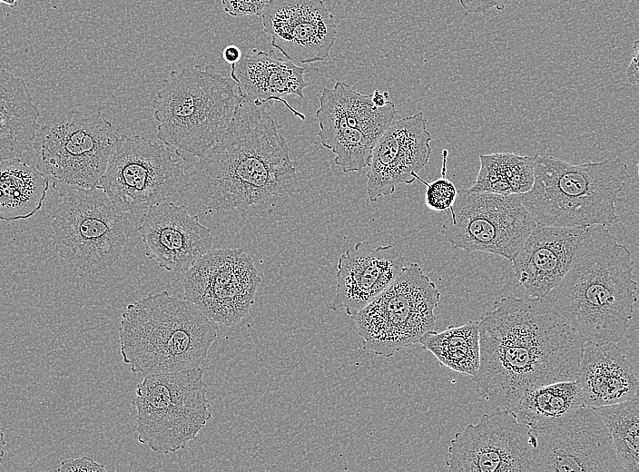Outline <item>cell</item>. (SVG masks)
<instances>
[{
  "label": "cell",
  "instance_id": "1",
  "mask_svg": "<svg viewBox=\"0 0 639 472\" xmlns=\"http://www.w3.org/2000/svg\"><path fill=\"white\" fill-rule=\"evenodd\" d=\"M471 377L490 405L512 411L536 387L576 380L584 339L544 299L505 297L479 320Z\"/></svg>",
  "mask_w": 639,
  "mask_h": 472
},
{
  "label": "cell",
  "instance_id": "2",
  "mask_svg": "<svg viewBox=\"0 0 639 472\" xmlns=\"http://www.w3.org/2000/svg\"><path fill=\"white\" fill-rule=\"evenodd\" d=\"M267 107L241 95L224 133L198 157L190 180L208 210L245 211L299 193L296 163Z\"/></svg>",
  "mask_w": 639,
  "mask_h": 472
},
{
  "label": "cell",
  "instance_id": "3",
  "mask_svg": "<svg viewBox=\"0 0 639 472\" xmlns=\"http://www.w3.org/2000/svg\"><path fill=\"white\" fill-rule=\"evenodd\" d=\"M634 265L607 227L593 225L570 270L543 299L585 341L617 343L636 302Z\"/></svg>",
  "mask_w": 639,
  "mask_h": 472
},
{
  "label": "cell",
  "instance_id": "4",
  "mask_svg": "<svg viewBox=\"0 0 639 472\" xmlns=\"http://www.w3.org/2000/svg\"><path fill=\"white\" fill-rule=\"evenodd\" d=\"M118 336L123 361L146 376L199 368L218 327L193 303L162 290L127 305Z\"/></svg>",
  "mask_w": 639,
  "mask_h": 472
},
{
  "label": "cell",
  "instance_id": "5",
  "mask_svg": "<svg viewBox=\"0 0 639 472\" xmlns=\"http://www.w3.org/2000/svg\"><path fill=\"white\" fill-rule=\"evenodd\" d=\"M532 188L518 194L536 223L563 227L612 226L616 203L630 179L620 160L572 164L551 155H534Z\"/></svg>",
  "mask_w": 639,
  "mask_h": 472
},
{
  "label": "cell",
  "instance_id": "6",
  "mask_svg": "<svg viewBox=\"0 0 639 472\" xmlns=\"http://www.w3.org/2000/svg\"><path fill=\"white\" fill-rule=\"evenodd\" d=\"M241 99L211 64L173 70L152 101L157 137L183 160L198 158L224 133Z\"/></svg>",
  "mask_w": 639,
  "mask_h": 472
},
{
  "label": "cell",
  "instance_id": "7",
  "mask_svg": "<svg viewBox=\"0 0 639 472\" xmlns=\"http://www.w3.org/2000/svg\"><path fill=\"white\" fill-rule=\"evenodd\" d=\"M51 229L58 256L88 274L110 268L133 230L127 212L97 187L69 188L53 208Z\"/></svg>",
  "mask_w": 639,
  "mask_h": 472
},
{
  "label": "cell",
  "instance_id": "8",
  "mask_svg": "<svg viewBox=\"0 0 639 472\" xmlns=\"http://www.w3.org/2000/svg\"><path fill=\"white\" fill-rule=\"evenodd\" d=\"M132 403L138 441L162 454L184 448L211 418L200 367L144 376Z\"/></svg>",
  "mask_w": 639,
  "mask_h": 472
},
{
  "label": "cell",
  "instance_id": "9",
  "mask_svg": "<svg viewBox=\"0 0 639 472\" xmlns=\"http://www.w3.org/2000/svg\"><path fill=\"white\" fill-rule=\"evenodd\" d=\"M117 137L100 111L70 109L38 121L32 146L50 178L69 188H90L103 174Z\"/></svg>",
  "mask_w": 639,
  "mask_h": 472
},
{
  "label": "cell",
  "instance_id": "10",
  "mask_svg": "<svg viewBox=\"0 0 639 472\" xmlns=\"http://www.w3.org/2000/svg\"><path fill=\"white\" fill-rule=\"evenodd\" d=\"M440 301L436 284L416 262L404 266L392 283L350 318L362 346L378 356L392 357L433 330Z\"/></svg>",
  "mask_w": 639,
  "mask_h": 472
},
{
  "label": "cell",
  "instance_id": "11",
  "mask_svg": "<svg viewBox=\"0 0 639 472\" xmlns=\"http://www.w3.org/2000/svg\"><path fill=\"white\" fill-rule=\"evenodd\" d=\"M536 225L518 194L457 190L441 231L454 248L486 252L512 261Z\"/></svg>",
  "mask_w": 639,
  "mask_h": 472
},
{
  "label": "cell",
  "instance_id": "12",
  "mask_svg": "<svg viewBox=\"0 0 639 472\" xmlns=\"http://www.w3.org/2000/svg\"><path fill=\"white\" fill-rule=\"evenodd\" d=\"M171 151L137 134H121L111 150L97 188L103 190L125 212H134L165 201L182 176Z\"/></svg>",
  "mask_w": 639,
  "mask_h": 472
},
{
  "label": "cell",
  "instance_id": "13",
  "mask_svg": "<svg viewBox=\"0 0 639 472\" xmlns=\"http://www.w3.org/2000/svg\"><path fill=\"white\" fill-rule=\"evenodd\" d=\"M532 471L621 472L608 428L588 406L530 428Z\"/></svg>",
  "mask_w": 639,
  "mask_h": 472
},
{
  "label": "cell",
  "instance_id": "14",
  "mask_svg": "<svg viewBox=\"0 0 639 472\" xmlns=\"http://www.w3.org/2000/svg\"><path fill=\"white\" fill-rule=\"evenodd\" d=\"M397 114L393 102L376 107L371 94L354 91L343 82L325 87L316 112L323 147L334 154V162L343 172L368 167L372 149Z\"/></svg>",
  "mask_w": 639,
  "mask_h": 472
},
{
  "label": "cell",
  "instance_id": "15",
  "mask_svg": "<svg viewBox=\"0 0 639 472\" xmlns=\"http://www.w3.org/2000/svg\"><path fill=\"white\" fill-rule=\"evenodd\" d=\"M261 282L253 261L241 249H211L185 271L183 299L211 320L230 327L246 316Z\"/></svg>",
  "mask_w": 639,
  "mask_h": 472
},
{
  "label": "cell",
  "instance_id": "16",
  "mask_svg": "<svg viewBox=\"0 0 639 472\" xmlns=\"http://www.w3.org/2000/svg\"><path fill=\"white\" fill-rule=\"evenodd\" d=\"M532 451L530 428L513 412L496 408L456 433L445 463L448 471H532Z\"/></svg>",
  "mask_w": 639,
  "mask_h": 472
},
{
  "label": "cell",
  "instance_id": "17",
  "mask_svg": "<svg viewBox=\"0 0 639 472\" xmlns=\"http://www.w3.org/2000/svg\"><path fill=\"white\" fill-rule=\"evenodd\" d=\"M261 18L271 45L292 62L324 61L337 38L334 16L322 0H269Z\"/></svg>",
  "mask_w": 639,
  "mask_h": 472
},
{
  "label": "cell",
  "instance_id": "18",
  "mask_svg": "<svg viewBox=\"0 0 639 472\" xmlns=\"http://www.w3.org/2000/svg\"><path fill=\"white\" fill-rule=\"evenodd\" d=\"M422 112L393 121L376 142L368 165L367 192L370 202L394 193L398 184H410L431 154V134Z\"/></svg>",
  "mask_w": 639,
  "mask_h": 472
},
{
  "label": "cell",
  "instance_id": "19",
  "mask_svg": "<svg viewBox=\"0 0 639 472\" xmlns=\"http://www.w3.org/2000/svg\"><path fill=\"white\" fill-rule=\"evenodd\" d=\"M142 217L138 231L145 255L159 267L185 272L212 246L210 228L184 205L162 202L150 206Z\"/></svg>",
  "mask_w": 639,
  "mask_h": 472
},
{
  "label": "cell",
  "instance_id": "20",
  "mask_svg": "<svg viewBox=\"0 0 639 472\" xmlns=\"http://www.w3.org/2000/svg\"><path fill=\"white\" fill-rule=\"evenodd\" d=\"M590 228L536 223L511 261L527 296L543 299L559 283L573 265Z\"/></svg>",
  "mask_w": 639,
  "mask_h": 472
},
{
  "label": "cell",
  "instance_id": "21",
  "mask_svg": "<svg viewBox=\"0 0 639 472\" xmlns=\"http://www.w3.org/2000/svg\"><path fill=\"white\" fill-rule=\"evenodd\" d=\"M404 266L405 258L392 245L372 248L368 241L357 242L339 258L330 310L355 315L388 287Z\"/></svg>",
  "mask_w": 639,
  "mask_h": 472
},
{
  "label": "cell",
  "instance_id": "22",
  "mask_svg": "<svg viewBox=\"0 0 639 472\" xmlns=\"http://www.w3.org/2000/svg\"><path fill=\"white\" fill-rule=\"evenodd\" d=\"M305 71L292 61L280 58L273 50L252 49V54H241L231 64V77L240 93L254 103L270 106L281 102L295 116L305 120V115L283 98L294 94L304 99L303 91L309 84L304 79Z\"/></svg>",
  "mask_w": 639,
  "mask_h": 472
},
{
  "label": "cell",
  "instance_id": "23",
  "mask_svg": "<svg viewBox=\"0 0 639 472\" xmlns=\"http://www.w3.org/2000/svg\"><path fill=\"white\" fill-rule=\"evenodd\" d=\"M576 381L585 406L594 408L638 396V379L633 365L614 342L584 341Z\"/></svg>",
  "mask_w": 639,
  "mask_h": 472
},
{
  "label": "cell",
  "instance_id": "24",
  "mask_svg": "<svg viewBox=\"0 0 639 472\" xmlns=\"http://www.w3.org/2000/svg\"><path fill=\"white\" fill-rule=\"evenodd\" d=\"M39 115L25 81L0 66V162L29 150Z\"/></svg>",
  "mask_w": 639,
  "mask_h": 472
},
{
  "label": "cell",
  "instance_id": "25",
  "mask_svg": "<svg viewBox=\"0 0 639 472\" xmlns=\"http://www.w3.org/2000/svg\"><path fill=\"white\" fill-rule=\"evenodd\" d=\"M50 177L16 158L0 162V220L31 218L44 202Z\"/></svg>",
  "mask_w": 639,
  "mask_h": 472
},
{
  "label": "cell",
  "instance_id": "26",
  "mask_svg": "<svg viewBox=\"0 0 639 472\" xmlns=\"http://www.w3.org/2000/svg\"><path fill=\"white\" fill-rule=\"evenodd\" d=\"M479 320L460 326H449L437 332L430 330L418 340L441 365L465 376L473 377L479 366Z\"/></svg>",
  "mask_w": 639,
  "mask_h": 472
},
{
  "label": "cell",
  "instance_id": "27",
  "mask_svg": "<svg viewBox=\"0 0 639 472\" xmlns=\"http://www.w3.org/2000/svg\"><path fill=\"white\" fill-rule=\"evenodd\" d=\"M480 167L471 191L503 195L528 192L534 183V156L513 152L479 154Z\"/></svg>",
  "mask_w": 639,
  "mask_h": 472
},
{
  "label": "cell",
  "instance_id": "28",
  "mask_svg": "<svg viewBox=\"0 0 639 472\" xmlns=\"http://www.w3.org/2000/svg\"><path fill=\"white\" fill-rule=\"evenodd\" d=\"M585 406L576 380H563L526 390L511 411L517 421L533 428Z\"/></svg>",
  "mask_w": 639,
  "mask_h": 472
},
{
  "label": "cell",
  "instance_id": "29",
  "mask_svg": "<svg viewBox=\"0 0 639 472\" xmlns=\"http://www.w3.org/2000/svg\"><path fill=\"white\" fill-rule=\"evenodd\" d=\"M611 435L614 454L625 472H639V398L595 408Z\"/></svg>",
  "mask_w": 639,
  "mask_h": 472
},
{
  "label": "cell",
  "instance_id": "30",
  "mask_svg": "<svg viewBox=\"0 0 639 472\" xmlns=\"http://www.w3.org/2000/svg\"><path fill=\"white\" fill-rule=\"evenodd\" d=\"M418 181L427 186L425 192L426 205L432 211L437 212L446 211L455 202L457 190L452 182L442 177L428 183L422 180L419 176Z\"/></svg>",
  "mask_w": 639,
  "mask_h": 472
},
{
  "label": "cell",
  "instance_id": "31",
  "mask_svg": "<svg viewBox=\"0 0 639 472\" xmlns=\"http://www.w3.org/2000/svg\"><path fill=\"white\" fill-rule=\"evenodd\" d=\"M269 0H221L224 11L232 16H261Z\"/></svg>",
  "mask_w": 639,
  "mask_h": 472
},
{
  "label": "cell",
  "instance_id": "32",
  "mask_svg": "<svg viewBox=\"0 0 639 472\" xmlns=\"http://www.w3.org/2000/svg\"><path fill=\"white\" fill-rule=\"evenodd\" d=\"M467 14L486 15L493 10L502 11L516 0H458Z\"/></svg>",
  "mask_w": 639,
  "mask_h": 472
},
{
  "label": "cell",
  "instance_id": "33",
  "mask_svg": "<svg viewBox=\"0 0 639 472\" xmlns=\"http://www.w3.org/2000/svg\"><path fill=\"white\" fill-rule=\"evenodd\" d=\"M59 472H105L107 468L89 457L68 458L60 463Z\"/></svg>",
  "mask_w": 639,
  "mask_h": 472
},
{
  "label": "cell",
  "instance_id": "34",
  "mask_svg": "<svg viewBox=\"0 0 639 472\" xmlns=\"http://www.w3.org/2000/svg\"><path fill=\"white\" fill-rule=\"evenodd\" d=\"M633 55L632 60L625 70V75L628 82L637 86L639 84V69H638V59H639V41L634 40L632 44Z\"/></svg>",
  "mask_w": 639,
  "mask_h": 472
},
{
  "label": "cell",
  "instance_id": "35",
  "mask_svg": "<svg viewBox=\"0 0 639 472\" xmlns=\"http://www.w3.org/2000/svg\"><path fill=\"white\" fill-rule=\"evenodd\" d=\"M241 49L233 44L226 46L221 52L224 61L231 64L238 62L241 56Z\"/></svg>",
  "mask_w": 639,
  "mask_h": 472
},
{
  "label": "cell",
  "instance_id": "36",
  "mask_svg": "<svg viewBox=\"0 0 639 472\" xmlns=\"http://www.w3.org/2000/svg\"><path fill=\"white\" fill-rule=\"evenodd\" d=\"M389 101V94L388 92L380 93L378 90H374L371 93V102L376 107H383Z\"/></svg>",
  "mask_w": 639,
  "mask_h": 472
},
{
  "label": "cell",
  "instance_id": "37",
  "mask_svg": "<svg viewBox=\"0 0 639 472\" xmlns=\"http://www.w3.org/2000/svg\"><path fill=\"white\" fill-rule=\"evenodd\" d=\"M5 445H6V442H5V437H4V433H3V431H2L1 428H0V464H1V462H2V458H3L4 455H5Z\"/></svg>",
  "mask_w": 639,
  "mask_h": 472
},
{
  "label": "cell",
  "instance_id": "38",
  "mask_svg": "<svg viewBox=\"0 0 639 472\" xmlns=\"http://www.w3.org/2000/svg\"><path fill=\"white\" fill-rule=\"evenodd\" d=\"M18 0H0L1 4L10 6L11 8L17 6Z\"/></svg>",
  "mask_w": 639,
  "mask_h": 472
}]
</instances>
